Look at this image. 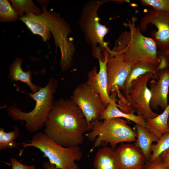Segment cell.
Listing matches in <instances>:
<instances>
[{"label":"cell","instance_id":"cell-1","mask_svg":"<svg viewBox=\"0 0 169 169\" xmlns=\"http://www.w3.org/2000/svg\"><path fill=\"white\" fill-rule=\"evenodd\" d=\"M44 132L56 143L64 147L79 146L89 130L86 118L70 99L54 101L44 126Z\"/></svg>","mask_w":169,"mask_h":169},{"label":"cell","instance_id":"cell-2","mask_svg":"<svg viewBox=\"0 0 169 169\" xmlns=\"http://www.w3.org/2000/svg\"><path fill=\"white\" fill-rule=\"evenodd\" d=\"M44 1H39L42 13L37 15L31 13H26L20 18L34 34L41 36L44 41L50 38V32L54 38L57 49L58 46L61 54L60 65L62 71L71 66L75 52L74 45L68 36L71 33L69 25L59 14L47 10Z\"/></svg>","mask_w":169,"mask_h":169},{"label":"cell","instance_id":"cell-3","mask_svg":"<svg viewBox=\"0 0 169 169\" xmlns=\"http://www.w3.org/2000/svg\"><path fill=\"white\" fill-rule=\"evenodd\" d=\"M137 19L133 16L131 20L127 18V22L124 23L129 31L120 34L113 49L108 50L110 56L119 55L125 61L146 62L158 66L160 60L156 44L151 38L142 34L139 26H136Z\"/></svg>","mask_w":169,"mask_h":169},{"label":"cell","instance_id":"cell-4","mask_svg":"<svg viewBox=\"0 0 169 169\" xmlns=\"http://www.w3.org/2000/svg\"><path fill=\"white\" fill-rule=\"evenodd\" d=\"M57 80L50 77L48 83L44 87H39L38 91L28 94L30 97L35 101L34 109L29 112L23 111L14 105L7 110L9 116L14 120L25 123L27 130L31 133H36L44 127L48 116L54 102V94L58 87Z\"/></svg>","mask_w":169,"mask_h":169},{"label":"cell","instance_id":"cell-5","mask_svg":"<svg viewBox=\"0 0 169 169\" xmlns=\"http://www.w3.org/2000/svg\"><path fill=\"white\" fill-rule=\"evenodd\" d=\"M23 149L20 150L21 155L24 150L28 147H33L44 153V157L47 158L49 162L60 169H78L75 161H79L82 152L79 146L64 147L56 143L43 132L35 133L31 140L22 142Z\"/></svg>","mask_w":169,"mask_h":169},{"label":"cell","instance_id":"cell-6","mask_svg":"<svg viewBox=\"0 0 169 169\" xmlns=\"http://www.w3.org/2000/svg\"><path fill=\"white\" fill-rule=\"evenodd\" d=\"M127 123L126 120L118 118L93 120L92 130L85 134L89 141H94L90 151L104 144H109L114 148L120 143L135 142L136 132Z\"/></svg>","mask_w":169,"mask_h":169},{"label":"cell","instance_id":"cell-7","mask_svg":"<svg viewBox=\"0 0 169 169\" xmlns=\"http://www.w3.org/2000/svg\"><path fill=\"white\" fill-rule=\"evenodd\" d=\"M107 1H90L86 4L83 9L79 24L84 34L87 43L92 46V54L94 57L97 54L100 49H107L108 44L104 39L109 32V29L100 22L97 11L100 7Z\"/></svg>","mask_w":169,"mask_h":169},{"label":"cell","instance_id":"cell-8","mask_svg":"<svg viewBox=\"0 0 169 169\" xmlns=\"http://www.w3.org/2000/svg\"><path fill=\"white\" fill-rule=\"evenodd\" d=\"M70 100L81 110L86 120L89 130L93 128L91 122L100 119L106 107L98 93L87 82L75 89Z\"/></svg>","mask_w":169,"mask_h":169},{"label":"cell","instance_id":"cell-9","mask_svg":"<svg viewBox=\"0 0 169 169\" xmlns=\"http://www.w3.org/2000/svg\"><path fill=\"white\" fill-rule=\"evenodd\" d=\"M158 77L153 73H146L133 81L128 90L129 102L132 109L146 120L158 115L150 107L151 95L147 83L149 80L157 79Z\"/></svg>","mask_w":169,"mask_h":169},{"label":"cell","instance_id":"cell-10","mask_svg":"<svg viewBox=\"0 0 169 169\" xmlns=\"http://www.w3.org/2000/svg\"><path fill=\"white\" fill-rule=\"evenodd\" d=\"M150 23L157 28L151 33L157 48L163 51L169 50V12L153 8L141 18L139 25L141 31H146Z\"/></svg>","mask_w":169,"mask_h":169},{"label":"cell","instance_id":"cell-11","mask_svg":"<svg viewBox=\"0 0 169 169\" xmlns=\"http://www.w3.org/2000/svg\"><path fill=\"white\" fill-rule=\"evenodd\" d=\"M138 61H126L120 55L110 56L107 59L106 70L108 78L109 95L115 93L118 96L122 95L126 79L132 67Z\"/></svg>","mask_w":169,"mask_h":169},{"label":"cell","instance_id":"cell-12","mask_svg":"<svg viewBox=\"0 0 169 169\" xmlns=\"http://www.w3.org/2000/svg\"><path fill=\"white\" fill-rule=\"evenodd\" d=\"M104 59H98L99 62L100 70L97 72V68L94 67L87 74V81L89 84L99 94L105 106L111 103H115V98H111L108 93V78L106 70L107 59L110 55L108 50L103 49Z\"/></svg>","mask_w":169,"mask_h":169},{"label":"cell","instance_id":"cell-13","mask_svg":"<svg viewBox=\"0 0 169 169\" xmlns=\"http://www.w3.org/2000/svg\"><path fill=\"white\" fill-rule=\"evenodd\" d=\"M151 97L150 107L155 110L158 107L165 109L169 104L168 95L169 89V69L160 70L157 81L152 79L149 83Z\"/></svg>","mask_w":169,"mask_h":169},{"label":"cell","instance_id":"cell-14","mask_svg":"<svg viewBox=\"0 0 169 169\" xmlns=\"http://www.w3.org/2000/svg\"><path fill=\"white\" fill-rule=\"evenodd\" d=\"M120 169H134L146 162L142 151L134 144H121L115 150Z\"/></svg>","mask_w":169,"mask_h":169},{"label":"cell","instance_id":"cell-15","mask_svg":"<svg viewBox=\"0 0 169 169\" xmlns=\"http://www.w3.org/2000/svg\"><path fill=\"white\" fill-rule=\"evenodd\" d=\"M159 71L158 66L146 62L139 61L132 67L121 92L124 98L130 105L128 91L132 82L140 76L148 73H153L159 75Z\"/></svg>","mask_w":169,"mask_h":169},{"label":"cell","instance_id":"cell-16","mask_svg":"<svg viewBox=\"0 0 169 169\" xmlns=\"http://www.w3.org/2000/svg\"><path fill=\"white\" fill-rule=\"evenodd\" d=\"M94 169H120L115 150L104 146L96 152L93 162Z\"/></svg>","mask_w":169,"mask_h":169},{"label":"cell","instance_id":"cell-17","mask_svg":"<svg viewBox=\"0 0 169 169\" xmlns=\"http://www.w3.org/2000/svg\"><path fill=\"white\" fill-rule=\"evenodd\" d=\"M137 135L134 143L142 152L146 161H150L151 156V146L152 143L157 142L159 138L150 131L146 127L136 124Z\"/></svg>","mask_w":169,"mask_h":169},{"label":"cell","instance_id":"cell-18","mask_svg":"<svg viewBox=\"0 0 169 169\" xmlns=\"http://www.w3.org/2000/svg\"><path fill=\"white\" fill-rule=\"evenodd\" d=\"M23 61L22 59L17 58L13 62L9 68V79L11 82L19 81L26 84L29 87L32 93H35L38 91L39 86L32 82L31 71L28 69L26 72L23 70L21 65Z\"/></svg>","mask_w":169,"mask_h":169},{"label":"cell","instance_id":"cell-19","mask_svg":"<svg viewBox=\"0 0 169 169\" xmlns=\"http://www.w3.org/2000/svg\"><path fill=\"white\" fill-rule=\"evenodd\" d=\"M119 105L116 103H111L106 107L102 113L100 120H108L114 118H124L130 120L136 124L146 127V120L141 116L135 115L134 111L127 113L120 110Z\"/></svg>","mask_w":169,"mask_h":169},{"label":"cell","instance_id":"cell-20","mask_svg":"<svg viewBox=\"0 0 169 169\" xmlns=\"http://www.w3.org/2000/svg\"><path fill=\"white\" fill-rule=\"evenodd\" d=\"M169 103L163 112L156 117L146 120V127L151 132L160 138L163 134L169 132L168 119Z\"/></svg>","mask_w":169,"mask_h":169},{"label":"cell","instance_id":"cell-21","mask_svg":"<svg viewBox=\"0 0 169 169\" xmlns=\"http://www.w3.org/2000/svg\"><path fill=\"white\" fill-rule=\"evenodd\" d=\"M14 130L7 132L2 127L0 128V150L9 148H18V146L19 143H17L14 140L19 136L20 131L16 126L13 127Z\"/></svg>","mask_w":169,"mask_h":169},{"label":"cell","instance_id":"cell-22","mask_svg":"<svg viewBox=\"0 0 169 169\" xmlns=\"http://www.w3.org/2000/svg\"><path fill=\"white\" fill-rule=\"evenodd\" d=\"M10 1L12 3L14 9L18 15H21L23 12L31 13L37 15H41L43 12L37 7L31 0Z\"/></svg>","mask_w":169,"mask_h":169},{"label":"cell","instance_id":"cell-23","mask_svg":"<svg viewBox=\"0 0 169 169\" xmlns=\"http://www.w3.org/2000/svg\"><path fill=\"white\" fill-rule=\"evenodd\" d=\"M169 148V132L163 134L155 144L151 146V151L152 154L149 161L152 162L161 156L165 151Z\"/></svg>","mask_w":169,"mask_h":169},{"label":"cell","instance_id":"cell-24","mask_svg":"<svg viewBox=\"0 0 169 169\" xmlns=\"http://www.w3.org/2000/svg\"><path fill=\"white\" fill-rule=\"evenodd\" d=\"M18 18V15L7 0L0 1V19L2 22L15 21Z\"/></svg>","mask_w":169,"mask_h":169},{"label":"cell","instance_id":"cell-25","mask_svg":"<svg viewBox=\"0 0 169 169\" xmlns=\"http://www.w3.org/2000/svg\"><path fill=\"white\" fill-rule=\"evenodd\" d=\"M140 2L143 5L150 6L156 10L169 12V0H141Z\"/></svg>","mask_w":169,"mask_h":169},{"label":"cell","instance_id":"cell-26","mask_svg":"<svg viewBox=\"0 0 169 169\" xmlns=\"http://www.w3.org/2000/svg\"><path fill=\"white\" fill-rule=\"evenodd\" d=\"M143 169H169V167L163 164L160 156L152 162H146Z\"/></svg>","mask_w":169,"mask_h":169},{"label":"cell","instance_id":"cell-27","mask_svg":"<svg viewBox=\"0 0 169 169\" xmlns=\"http://www.w3.org/2000/svg\"><path fill=\"white\" fill-rule=\"evenodd\" d=\"M10 162L12 169H35V166L34 165L29 166L25 165L13 157L11 159Z\"/></svg>","mask_w":169,"mask_h":169},{"label":"cell","instance_id":"cell-28","mask_svg":"<svg viewBox=\"0 0 169 169\" xmlns=\"http://www.w3.org/2000/svg\"><path fill=\"white\" fill-rule=\"evenodd\" d=\"M160 157L163 164L169 167V148L163 152Z\"/></svg>","mask_w":169,"mask_h":169},{"label":"cell","instance_id":"cell-29","mask_svg":"<svg viewBox=\"0 0 169 169\" xmlns=\"http://www.w3.org/2000/svg\"><path fill=\"white\" fill-rule=\"evenodd\" d=\"M43 166L44 169H60L57 168L54 165L51 164L48 161L44 162Z\"/></svg>","mask_w":169,"mask_h":169},{"label":"cell","instance_id":"cell-30","mask_svg":"<svg viewBox=\"0 0 169 169\" xmlns=\"http://www.w3.org/2000/svg\"><path fill=\"white\" fill-rule=\"evenodd\" d=\"M164 52L168 56L169 58V50L165 51Z\"/></svg>","mask_w":169,"mask_h":169},{"label":"cell","instance_id":"cell-31","mask_svg":"<svg viewBox=\"0 0 169 169\" xmlns=\"http://www.w3.org/2000/svg\"><path fill=\"white\" fill-rule=\"evenodd\" d=\"M144 166H142L138 167L135 168L134 169H144Z\"/></svg>","mask_w":169,"mask_h":169},{"label":"cell","instance_id":"cell-32","mask_svg":"<svg viewBox=\"0 0 169 169\" xmlns=\"http://www.w3.org/2000/svg\"><path fill=\"white\" fill-rule=\"evenodd\" d=\"M168 126H169V117H168Z\"/></svg>","mask_w":169,"mask_h":169}]
</instances>
